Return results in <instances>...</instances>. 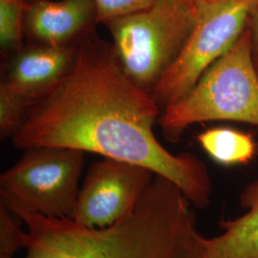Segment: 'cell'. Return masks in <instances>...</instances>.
I'll return each instance as SVG.
<instances>
[{
  "label": "cell",
  "instance_id": "3957f363",
  "mask_svg": "<svg viewBox=\"0 0 258 258\" xmlns=\"http://www.w3.org/2000/svg\"><path fill=\"white\" fill-rule=\"evenodd\" d=\"M213 120L258 126V77L252 64L247 26L231 49L188 92L166 106L159 123L166 140L177 143L194 123Z\"/></svg>",
  "mask_w": 258,
  "mask_h": 258
},
{
  "label": "cell",
  "instance_id": "6da1fadb",
  "mask_svg": "<svg viewBox=\"0 0 258 258\" xmlns=\"http://www.w3.org/2000/svg\"><path fill=\"white\" fill-rule=\"evenodd\" d=\"M161 109L152 94L124 72L111 42L92 29L78 40L70 73L32 107L12 140L23 150L75 148L144 166L204 209L212 194L209 170L192 153L172 154L157 140L153 126Z\"/></svg>",
  "mask_w": 258,
  "mask_h": 258
},
{
  "label": "cell",
  "instance_id": "ba28073f",
  "mask_svg": "<svg viewBox=\"0 0 258 258\" xmlns=\"http://www.w3.org/2000/svg\"><path fill=\"white\" fill-rule=\"evenodd\" d=\"M77 42L69 45L30 43L11 57L4 81L36 104L53 92L70 73L76 59Z\"/></svg>",
  "mask_w": 258,
  "mask_h": 258
},
{
  "label": "cell",
  "instance_id": "2e32d148",
  "mask_svg": "<svg viewBox=\"0 0 258 258\" xmlns=\"http://www.w3.org/2000/svg\"><path fill=\"white\" fill-rule=\"evenodd\" d=\"M247 29L249 34V44L252 64L258 77V0H254L247 21Z\"/></svg>",
  "mask_w": 258,
  "mask_h": 258
},
{
  "label": "cell",
  "instance_id": "9c48e42d",
  "mask_svg": "<svg viewBox=\"0 0 258 258\" xmlns=\"http://www.w3.org/2000/svg\"><path fill=\"white\" fill-rule=\"evenodd\" d=\"M99 23L93 0H29L24 34L31 43L69 45Z\"/></svg>",
  "mask_w": 258,
  "mask_h": 258
},
{
  "label": "cell",
  "instance_id": "8fae6325",
  "mask_svg": "<svg viewBox=\"0 0 258 258\" xmlns=\"http://www.w3.org/2000/svg\"><path fill=\"white\" fill-rule=\"evenodd\" d=\"M196 141L213 161L222 166L246 165L256 152L252 136L235 129H206L197 135Z\"/></svg>",
  "mask_w": 258,
  "mask_h": 258
},
{
  "label": "cell",
  "instance_id": "5bb4252c",
  "mask_svg": "<svg viewBox=\"0 0 258 258\" xmlns=\"http://www.w3.org/2000/svg\"><path fill=\"white\" fill-rule=\"evenodd\" d=\"M23 221L0 203V258H16L20 249L26 247V231Z\"/></svg>",
  "mask_w": 258,
  "mask_h": 258
},
{
  "label": "cell",
  "instance_id": "e0dca14e",
  "mask_svg": "<svg viewBox=\"0 0 258 258\" xmlns=\"http://www.w3.org/2000/svg\"><path fill=\"white\" fill-rule=\"evenodd\" d=\"M177 1H179L180 3L184 4V5H186V6L194 7V8L196 7V4H197V0H177Z\"/></svg>",
  "mask_w": 258,
  "mask_h": 258
},
{
  "label": "cell",
  "instance_id": "ac0fdd59",
  "mask_svg": "<svg viewBox=\"0 0 258 258\" xmlns=\"http://www.w3.org/2000/svg\"><path fill=\"white\" fill-rule=\"evenodd\" d=\"M227 1H238V0H197V2L213 3V2H227Z\"/></svg>",
  "mask_w": 258,
  "mask_h": 258
},
{
  "label": "cell",
  "instance_id": "7c38bea8",
  "mask_svg": "<svg viewBox=\"0 0 258 258\" xmlns=\"http://www.w3.org/2000/svg\"><path fill=\"white\" fill-rule=\"evenodd\" d=\"M29 0H0L1 53L14 56L22 47L24 19Z\"/></svg>",
  "mask_w": 258,
  "mask_h": 258
},
{
  "label": "cell",
  "instance_id": "7a4b0ae2",
  "mask_svg": "<svg viewBox=\"0 0 258 258\" xmlns=\"http://www.w3.org/2000/svg\"><path fill=\"white\" fill-rule=\"evenodd\" d=\"M190 205L174 183L155 175L135 211L105 228L17 215L27 228L26 258H206Z\"/></svg>",
  "mask_w": 258,
  "mask_h": 258
},
{
  "label": "cell",
  "instance_id": "9a60e30c",
  "mask_svg": "<svg viewBox=\"0 0 258 258\" xmlns=\"http://www.w3.org/2000/svg\"><path fill=\"white\" fill-rule=\"evenodd\" d=\"M98 10L99 22L125 16L148 8L155 0H93Z\"/></svg>",
  "mask_w": 258,
  "mask_h": 258
},
{
  "label": "cell",
  "instance_id": "8992f818",
  "mask_svg": "<svg viewBox=\"0 0 258 258\" xmlns=\"http://www.w3.org/2000/svg\"><path fill=\"white\" fill-rule=\"evenodd\" d=\"M253 1L197 2V18L190 37L151 93L163 110L188 92L236 42L247 26Z\"/></svg>",
  "mask_w": 258,
  "mask_h": 258
},
{
  "label": "cell",
  "instance_id": "5b68a950",
  "mask_svg": "<svg viewBox=\"0 0 258 258\" xmlns=\"http://www.w3.org/2000/svg\"><path fill=\"white\" fill-rule=\"evenodd\" d=\"M84 152L62 147L28 148L0 176V203L10 211L73 218Z\"/></svg>",
  "mask_w": 258,
  "mask_h": 258
},
{
  "label": "cell",
  "instance_id": "52a82bcc",
  "mask_svg": "<svg viewBox=\"0 0 258 258\" xmlns=\"http://www.w3.org/2000/svg\"><path fill=\"white\" fill-rule=\"evenodd\" d=\"M155 175L114 159L95 162L83 180L72 219L97 229L118 223L135 211Z\"/></svg>",
  "mask_w": 258,
  "mask_h": 258
},
{
  "label": "cell",
  "instance_id": "4fadbf2b",
  "mask_svg": "<svg viewBox=\"0 0 258 258\" xmlns=\"http://www.w3.org/2000/svg\"><path fill=\"white\" fill-rule=\"evenodd\" d=\"M34 102L17 92L6 81L0 83V138L14 137L22 127Z\"/></svg>",
  "mask_w": 258,
  "mask_h": 258
},
{
  "label": "cell",
  "instance_id": "277c9868",
  "mask_svg": "<svg viewBox=\"0 0 258 258\" xmlns=\"http://www.w3.org/2000/svg\"><path fill=\"white\" fill-rule=\"evenodd\" d=\"M196 18V7L177 0H155L148 8L103 24L124 72L140 87L152 93L183 51Z\"/></svg>",
  "mask_w": 258,
  "mask_h": 258
},
{
  "label": "cell",
  "instance_id": "30bf717a",
  "mask_svg": "<svg viewBox=\"0 0 258 258\" xmlns=\"http://www.w3.org/2000/svg\"><path fill=\"white\" fill-rule=\"evenodd\" d=\"M240 203L243 215L221 222L219 235L205 237L206 258H258V180L243 190Z\"/></svg>",
  "mask_w": 258,
  "mask_h": 258
}]
</instances>
